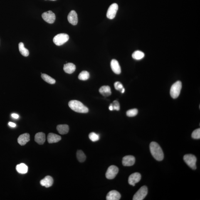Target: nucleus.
<instances>
[{"mask_svg": "<svg viewBox=\"0 0 200 200\" xmlns=\"http://www.w3.org/2000/svg\"><path fill=\"white\" fill-rule=\"evenodd\" d=\"M30 141V135L28 133L22 134L18 139V144L21 146L25 145Z\"/></svg>", "mask_w": 200, "mask_h": 200, "instance_id": "obj_16", "label": "nucleus"}, {"mask_svg": "<svg viewBox=\"0 0 200 200\" xmlns=\"http://www.w3.org/2000/svg\"><path fill=\"white\" fill-rule=\"evenodd\" d=\"M68 105L70 109L75 112L80 113H87L89 111L88 107L78 100H70L69 102Z\"/></svg>", "mask_w": 200, "mask_h": 200, "instance_id": "obj_2", "label": "nucleus"}, {"mask_svg": "<svg viewBox=\"0 0 200 200\" xmlns=\"http://www.w3.org/2000/svg\"><path fill=\"white\" fill-rule=\"evenodd\" d=\"M181 87V82L180 81L176 82L172 85L170 90V95L173 98H177L179 96Z\"/></svg>", "mask_w": 200, "mask_h": 200, "instance_id": "obj_3", "label": "nucleus"}, {"mask_svg": "<svg viewBox=\"0 0 200 200\" xmlns=\"http://www.w3.org/2000/svg\"><path fill=\"white\" fill-rule=\"evenodd\" d=\"M138 114V110L137 109H133L127 111V115L128 117H135Z\"/></svg>", "mask_w": 200, "mask_h": 200, "instance_id": "obj_29", "label": "nucleus"}, {"mask_svg": "<svg viewBox=\"0 0 200 200\" xmlns=\"http://www.w3.org/2000/svg\"><path fill=\"white\" fill-rule=\"evenodd\" d=\"M150 150L151 154L156 160L161 161L164 159V153L160 146L157 143L154 142L151 143Z\"/></svg>", "mask_w": 200, "mask_h": 200, "instance_id": "obj_1", "label": "nucleus"}, {"mask_svg": "<svg viewBox=\"0 0 200 200\" xmlns=\"http://www.w3.org/2000/svg\"><path fill=\"white\" fill-rule=\"evenodd\" d=\"M89 138L91 141L93 142H97L100 139V136L95 133L91 132L89 134Z\"/></svg>", "mask_w": 200, "mask_h": 200, "instance_id": "obj_28", "label": "nucleus"}, {"mask_svg": "<svg viewBox=\"0 0 200 200\" xmlns=\"http://www.w3.org/2000/svg\"><path fill=\"white\" fill-rule=\"evenodd\" d=\"M52 1H55V0H52Z\"/></svg>", "mask_w": 200, "mask_h": 200, "instance_id": "obj_37", "label": "nucleus"}, {"mask_svg": "<svg viewBox=\"0 0 200 200\" xmlns=\"http://www.w3.org/2000/svg\"><path fill=\"white\" fill-rule=\"evenodd\" d=\"M63 70L66 73H72L76 70L75 65L71 63H67L64 65Z\"/></svg>", "mask_w": 200, "mask_h": 200, "instance_id": "obj_19", "label": "nucleus"}, {"mask_svg": "<svg viewBox=\"0 0 200 200\" xmlns=\"http://www.w3.org/2000/svg\"><path fill=\"white\" fill-rule=\"evenodd\" d=\"M69 22L73 25H76L78 23V15L74 10L70 12L68 16Z\"/></svg>", "mask_w": 200, "mask_h": 200, "instance_id": "obj_11", "label": "nucleus"}, {"mask_svg": "<svg viewBox=\"0 0 200 200\" xmlns=\"http://www.w3.org/2000/svg\"><path fill=\"white\" fill-rule=\"evenodd\" d=\"M19 49L20 53L23 56L27 57L29 55V51L24 47V44L22 42H20L19 44Z\"/></svg>", "mask_w": 200, "mask_h": 200, "instance_id": "obj_23", "label": "nucleus"}, {"mask_svg": "<svg viewBox=\"0 0 200 200\" xmlns=\"http://www.w3.org/2000/svg\"><path fill=\"white\" fill-rule=\"evenodd\" d=\"M76 156L78 161L80 162H84L86 158L85 154L81 150H78L77 151Z\"/></svg>", "mask_w": 200, "mask_h": 200, "instance_id": "obj_26", "label": "nucleus"}, {"mask_svg": "<svg viewBox=\"0 0 200 200\" xmlns=\"http://www.w3.org/2000/svg\"><path fill=\"white\" fill-rule=\"evenodd\" d=\"M192 137L194 139L200 138V129H198L194 131L192 134Z\"/></svg>", "mask_w": 200, "mask_h": 200, "instance_id": "obj_30", "label": "nucleus"}, {"mask_svg": "<svg viewBox=\"0 0 200 200\" xmlns=\"http://www.w3.org/2000/svg\"><path fill=\"white\" fill-rule=\"evenodd\" d=\"M109 110L111 111L113 110V107L112 103L110 104V107H109Z\"/></svg>", "mask_w": 200, "mask_h": 200, "instance_id": "obj_35", "label": "nucleus"}, {"mask_svg": "<svg viewBox=\"0 0 200 200\" xmlns=\"http://www.w3.org/2000/svg\"><path fill=\"white\" fill-rule=\"evenodd\" d=\"M125 88H124L123 89V90H122L121 92L122 93H124V92H125Z\"/></svg>", "mask_w": 200, "mask_h": 200, "instance_id": "obj_36", "label": "nucleus"}, {"mask_svg": "<svg viewBox=\"0 0 200 200\" xmlns=\"http://www.w3.org/2000/svg\"><path fill=\"white\" fill-rule=\"evenodd\" d=\"M110 66L112 71L117 74H119L121 72L120 65L118 62L115 59H113L110 63Z\"/></svg>", "mask_w": 200, "mask_h": 200, "instance_id": "obj_15", "label": "nucleus"}, {"mask_svg": "<svg viewBox=\"0 0 200 200\" xmlns=\"http://www.w3.org/2000/svg\"><path fill=\"white\" fill-rule=\"evenodd\" d=\"M8 125L12 127H16V124L12 122H9V123H8Z\"/></svg>", "mask_w": 200, "mask_h": 200, "instance_id": "obj_33", "label": "nucleus"}, {"mask_svg": "<svg viewBox=\"0 0 200 200\" xmlns=\"http://www.w3.org/2000/svg\"><path fill=\"white\" fill-rule=\"evenodd\" d=\"M69 39V36L66 33H60L55 36L53 39V42L57 46H61L66 42Z\"/></svg>", "mask_w": 200, "mask_h": 200, "instance_id": "obj_4", "label": "nucleus"}, {"mask_svg": "<svg viewBox=\"0 0 200 200\" xmlns=\"http://www.w3.org/2000/svg\"><path fill=\"white\" fill-rule=\"evenodd\" d=\"M42 18L45 21L50 24L54 22L56 19L55 13L51 11L43 13L42 14Z\"/></svg>", "mask_w": 200, "mask_h": 200, "instance_id": "obj_9", "label": "nucleus"}, {"mask_svg": "<svg viewBox=\"0 0 200 200\" xmlns=\"http://www.w3.org/2000/svg\"><path fill=\"white\" fill-rule=\"evenodd\" d=\"M46 140L45 134L43 132H39L35 134V141L39 144H43Z\"/></svg>", "mask_w": 200, "mask_h": 200, "instance_id": "obj_18", "label": "nucleus"}, {"mask_svg": "<svg viewBox=\"0 0 200 200\" xmlns=\"http://www.w3.org/2000/svg\"><path fill=\"white\" fill-rule=\"evenodd\" d=\"M147 186H142L134 194L133 200H143L147 195Z\"/></svg>", "mask_w": 200, "mask_h": 200, "instance_id": "obj_6", "label": "nucleus"}, {"mask_svg": "<svg viewBox=\"0 0 200 200\" xmlns=\"http://www.w3.org/2000/svg\"><path fill=\"white\" fill-rule=\"evenodd\" d=\"M118 9V6L117 3H113L107 10V18L110 19H114L117 14Z\"/></svg>", "mask_w": 200, "mask_h": 200, "instance_id": "obj_8", "label": "nucleus"}, {"mask_svg": "<svg viewBox=\"0 0 200 200\" xmlns=\"http://www.w3.org/2000/svg\"><path fill=\"white\" fill-rule=\"evenodd\" d=\"M16 170L19 174H25L28 172V167L26 164L22 163L16 166Z\"/></svg>", "mask_w": 200, "mask_h": 200, "instance_id": "obj_21", "label": "nucleus"}, {"mask_svg": "<svg viewBox=\"0 0 200 200\" xmlns=\"http://www.w3.org/2000/svg\"><path fill=\"white\" fill-rule=\"evenodd\" d=\"M144 56V54L140 50H137L132 54V57L134 59L137 60L142 59Z\"/></svg>", "mask_w": 200, "mask_h": 200, "instance_id": "obj_25", "label": "nucleus"}, {"mask_svg": "<svg viewBox=\"0 0 200 200\" xmlns=\"http://www.w3.org/2000/svg\"><path fill=\"white\" fill-rule=\"evenodd\" d=\"M61 137L60 136L58 135V134L52 133H49L48 134L47 137V140H48L49 143L53 144L57 143L61 140Z\"/></svg>", "mask_w": 200, "mask_h": 200, "instance_id": "obj_17", "label": "nucleus"}, {"mask_svg": "<svg viewBox=\"0 0 200 200\" xmlns=\"http://www.w3.org/2000/svg\"><path fill=\"white\" fill-rule=\"evenodd\" d=\"M12 117L13 118L17 119L19 117V116L18 115V114H12Z\"/></svg>", "mask_w": 200, "mask_h": 200, "instance_id": "obj_34", "label": "nucleus"}, {"mask_svg": "<svg viewBox=\"0 0 200 200\" xmlns=\"http://www.w3.org/2000/svg\"><path fill=\"white\" fill-rule=\"evenodd\" d=\"M120 198L121 195L118 192L112 190L107 194L106 199L107 200H119Z\"/></svg>", "mask_w": 200, "mask_h": 200, "instance_id": "obj_14", "label": "nucleus"}, {"mask_svg": "<svg viewBox=\"0 0 200 200\" xmlns=\"http://www.w3.org/2000/svg\"><path fill=\"white\" fill-rule=\"evenodd\" d=\"M141 175L139 173H134L129 176L128 179L129 184L133 186H135L137 183L139 182L141 180Z\"/></svg>", "mask_w": 200, "mask_h": 200, "instance_id": "obj_10", "label": "nucleus"}, {"mask_svg": "<svg viewBox=\"0 0 200 200\" xmlns=\"http://www.w3.org/2000/svg\"><path fill=\"white\" fill-rule=\"evenodd\" d=\"M41 77L44 81L50 84H54L56 83V80L55 79L52 78L46 74H42Z\"/></svg>", "mask_w": 200, "mask_h": 200, "instance_id": "obj_24", "label": "nucleus"}, {"mask_svg": "<svg viewBox=\"0 0 200 200\" xmlns=\"http://www.w3.org/2000/svg\"><path fill=\"white\" fill-rule=\"evenodd\" d=\"M99 92L104 97L110 96L111 94V91L110 87L108 86H103L99 90Z\"/></svg>", "mask_w": 200, "mask_h": 200, "instance_id": "obj_20", "label": "nucleus"}, {"mask_svg": "<svg viewBox=\"0 0 200 200\" xmlns=\"http://www.w3.org/2000/svg\"><path fill=\"white\" fill-rule=\"evenodd\" d=\"M90 75L88 72L86 71H83L80 72L78 76L79 80H88L90 78Z\"/></svg>", "mask_w": 200, "mask_h": 200, "instance_id": "obj_27", "label": "nucleus"}, {"mask_svg": "<svg viewBox=\"0 0 200 200\" xmlns=\"http://www.w3.org/2000/svg\"><path fill=\"white\" fill-rule=\"evenodd\" d=\"M184 160L188 165L193 169H196V156L192 154H187L184 156Z\"/></svg>", "mask_w": 200, "mask_h": 200, "instance_id": "obj_5", "label": "nucleus"}, {"mask_svg": "<svg viewBox=\"0 0 200 200\" xmlns=\"http://www.w3.org/2000/svg\"><path fill=\"white\" fill-rule=\"evenodd\" d=\"M135 159L134 156H126L122 159L123 165L124 166H132L135 163Z\"/></svg>", "mask_w": 200, "mask_h": 200, "instance_id": "obj_12", "label": "nucleus"}, {"mask_svg": "<svg viewBox=\"0 0 200 200\" xmlns=\"http://www.w3.org/2000/svg\"><path fill=\"white\" fill-rule=\"evenodd\" d=\"M114 87L116 90L121 92L124 88L123 85L120 82H117L114 83Z\"/></svg>", "mask_w": 200, "mask_h": 200, "instance_id": "obj_31", "label": "nucleus"}, {"mask_svg": "<svg viewBox=\"0 0 200 200\" xmlns=\"http://www.w3.org/2000/svg\"><path fill=\"white\" fill-rule=\"evenodd\" d=\"M53 178L50 176H47L40 181V184L42 186L46 188H49L53 185Z\"/></svg>", "mask_w": 200, "mask_h": 200, "instance_id": "obj_13", "label": "nucleus"}, {"mask_svg": "<svg viewBox=\"0 0 200 200\" xmlns=\"http://www.w3.org/2000/svg\"><path fill=\"white\" fill-rule=\"evenodd\" d=\"M112 104L114 110L118 111L120 110V105L117 101H114Z\"/></svg>", "mask_w": 200, "mask_h": 200, "instance_id": "obj_32", "label": "nucleus"}, {"mask_svg": "<svg viewBox=\"0 0 200 200\" xmlns=\"http://www.w3.org/2000/svg\"><path fill=\"white\" fill-rule=\"evenodd\" d=\"M118 172L119 169L117 166L115 165L110 166L107 169L106 173V177L107 179H113L118 174Z\"/></svg>", "mask_w": 200, "mask_h": 200, "instance_id": "obj_7", "label": "nucleus"}, {"mask_svg": "<svg viewBox=\"0 0 200 200\" xmlns=\"http://www.w3.org/2000/svg\"><path fill=\"white\" fill-rule=\"evenodd\" d=\"M57 130L60 134H66L69 132V127L67 125H59L57 126Z\"/></svg>", "mask_w": 200, "mask_h": 200, "instance_id": "obj_22", "label": "nucleus"}]
</instances>
